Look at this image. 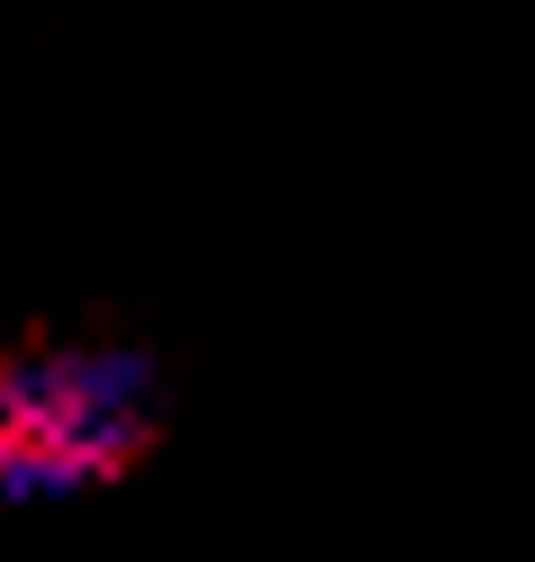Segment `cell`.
I'll return each instance as SVG.
<instances>
[{"label": "cell", "instance_id": "cell-1", "mask_svg": "<svg viewBox=\"0 0 535 562\" xmlns=\"http://www.w3.org/2000/svg\"><path fill=\"white\" fill-rule=\"evenodd\" d=\"M155 445V363L127 345H0V499H64Z\"/></svg>", "mask_w": 535, "mask_h": 562}]
</instances>
